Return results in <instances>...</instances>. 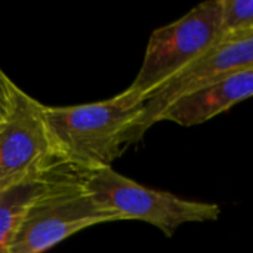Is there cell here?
I'll return each instance as SVG.
<instances>
[{"mask_svg":"<svg viewBox=\"0 0 253 253\" xmlns=\"http://www.w3.org/2000/svg\"><path fill=\"white\" fill-rule=\"evenodd\" d=\"M142 105L144 101L126 90L90 104L44 105L61 162L82 172L111 168L122 156L123 135L139 117Z\"/></svg>","mask_w":253,"mask_h":253,"instance_id":"cell-1","label":"cell"},{"mask_svg":"<svg viewBox=\"0 0 253 253\" xmlns=\"http://www.w3.org/2000/svg\"><path fill=\"white\" fill-rule=\"evenodd\" d=\"M83 176L90 194L120 221H144L166 237H172L181 225L216 221L221 215L218 205L185 200L168 191L147 188L113 168L83 172Z\"/></svg>","mask_w":253,"mask_h":253,"instance_id":"cell-4","label":"cell"},{"mask_svg":"<svg viewBox=\"0 0 253 253\" xmlns=\"http://www.w3.org/2000/svg\"><path fill=\"white\" fill-rule=\"evenodd\" d=\"M116 221L120 218L90 194L83 172L59 163L24 211L10 253H44L80 230Z\"/></svg>","mask_w":253,"mask_h":253,"instance_id":"cell-2","label":"cell"},{"mask_svg":"<svg viewBox=\"0 0 253 253\" xmlns=\"http://www.w3.org/2000/svg\"><path fill=\"white\" fill-rule=\"evenodd\" d=\"M19 86L0 67V126L10 116Z\"/></svg>","mask_w":253,"mask_h":253,"instance_id":"cell-10","label":"cell"},{"mask_svg":"<svg viewBox=\"0 0 253 253\" xmlns=\"http://www.w3.org/2000/svg\"><path fill=\"white\" fill-rule=\"evenodd\" d=\"M253 67V31L221 39L212 49L194 59L144 99L142 111L123 135V145L139 142L147 130L178 99L216 82L218 79Z\"/></svg>","mask_w":253,"mask_h":253,"instance_id":"cell-6","label":"cell"},{"mask_svg":"<svg viewBox=\"0 0 253 253\" xmlns=\"http://www.w3.org/2000/svg\"><path fill=\"white\" fill-rule=\"evenodd\" d=\"M219 16L221 0H209L154 30L142 65L126 92L144 101L181 68L212 49L219 42Z\"/></svg>","mask_w":253,"mask_h":253,"instance_id":"cell-3","label":"cell"},{"mask_svg":"<svg viewBox=\"0 0 253 253\" xmlns=\"http://www.w3.org/2000/svg\"><path fill=\"white\" fill-rule=\"evenodd\" d=\"M253 31L252 0H221L219 40Z\"/></svg>","mask_w":253,"mask_h":253,"instance_id":"cell-9","label":"cell"},{"mask_svg":"<svg viewBox=\"0 0 253 253\" xmlns=\"http://www.w3.org/2000/svg\"><path fill=\"white\" fill-rule=\"evenodd\" d=\"M59 163L44 105L19 87L13 110L0 126V191L36 182Z\"/></svg>","mask_w":253,"mask_h":253,"instance_id":"cell-5","label":"cell"},{"mask_svg":"<svg viewBox=\"0 0 253 253\" xmlns=\"http://www.w3.org/2000/svg\"><path fill=\"white\" fill-rule=\"evenodd\" d=\"M253 93V67L236 70L216 82L178 99L159 119L179 126H196L212 120Z\"/></svg>","mask_w":253,"mask_h":253,"instance_id":"cell-7","label":"cell"},{"mask_svg":"<svg viewBox=\"0 0 253 253\" xmlns=\"http://www.w3.org/2000/svg\"><path fill=\"white\" fill-rule=\"evenodd\" d=\"M44 176L36 182L0 191V253H10L24 211L42 188Z\"/></svg>","mask_w":253,"mask_h":253,"instance_id":"cell-8","label":"cell"}]
</instances>
